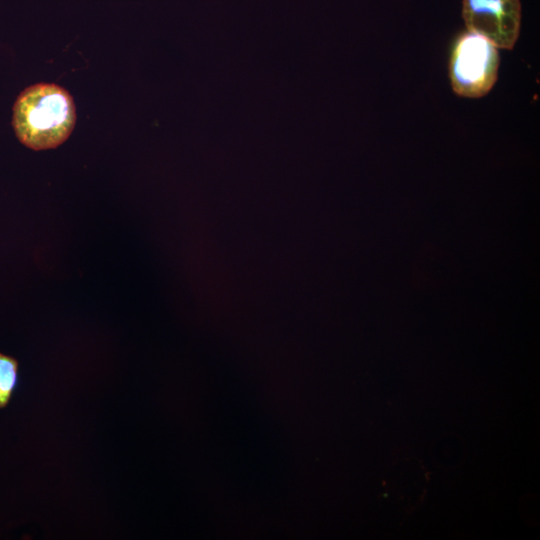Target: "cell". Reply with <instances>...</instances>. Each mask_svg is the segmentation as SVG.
<instances>
[{"label": "cell", "instance_id": "6da1fadb", "mask_svg": "<svg viewBox=\"0 0 540 540\" xmlns=\"http://www.w3.org/2000/svg\"><path fill=\"white\" fill-rule=\"evenodd\" d=\"M75 121L73 98L55 84L27 87L13 106L12 125L17 138L37 151L61 145L70 136Z\"/></svg>", "mask_w": 540, "mask_h": 540}, {"label": "cell", "instance_id": "7a4b0ae2", "mask_svg": "<svg viewBox=\"0 0 540 540\" xmlns=\"http://www.w3.org/2000/svg\"><path fill=\"white\" fill-rule=\"evenodd\" d=\"M499 52L481 35L466 32L456 40L449 63V77L455 94L480 98L490 92L497 81Z\"/></svg>", "mask_w": 540, "mask_h": 540}, {"label": "cell", "instance_id": "3957f363", "mask_svg": "<svg viewBox=\"0 0 540 540\" xmlns=\"http://www.w3.org/2000/svg\"><path fill=\"white\" fill-rule=\"evenodd\" d=\"M462 17L469 32L511 50L520 32V0H463Z\"/></svg>", "mask_w": 540, "mask_h": 540}, {"label": "cell", "instance_id": "277c9868", "mask_svg": "<svg viewBox=\"0 0 540 540\" xmlns=\"http://www.w3.org/2000/svg\"><path fill=\"white\" fill-rule=\"evenodd\" d=\"M457 274L455 258L435 247L423 249L415 260L414 278L418 286L427 289L450 284Z\"/></svg>", "mask_w": 540, "mask_h": 540}, {"label": "cell", "instance_id": "5b68a950", "mask_svg": "<svg viewBox=\"0 0 540 540\" xmlns=\"http://www.w3.org/2000/svg\"><path fill=\"white\" fill-rule=\"evenodd\" d=\"M19 383V362L0 352V409L8 406Z\"/></svg>", "mask_w": 540, "mask_h": 540}]
</instances>
